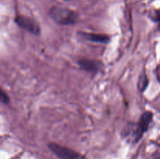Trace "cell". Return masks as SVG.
Masks as SVG:
<instances>
[{
    "label": "cell",
    "mask_w": 160,
    "mask_h": 159,
    "mask_svg": "<svg viewBox=\"0 0 160 159\" xmlns=\"http://www.w3.org/2000/svg\"><path fill=\"white\" fill-rule=\"evenodd\" d=\"M78 64L80 65V68L82 69L83 70L92 73H98L102 66L101 62L98 61L90 60V59H81L78 61Z\"/></svg>",
    "instance_id": "cell-5"
},
{
    "label": "cell",
    "mask_w": 160,
    "mask_h": 159,
    "mask_svg": "<svg viewBox=\"0 0 160 159\" xmlns=\"http://www.w3.org/2000/svg\"><path fill=\"white\" fill-rule=\"evenodd\" d=\"M148 85V79L145 73H142L138 81V88L141 92H144Z\"/></svg>",
    "instance_id": "cell-8"
},
{
    "label": "cell",
    "mask_w": 160,
    "mask_h": 159,
    "mask_svg": "<svg viewBox=\"0 0 160 159\" xmlns=\"http://www.w3.org/2000/svg\"><path fill=\"white\" fill-rule=\"evenodd\" d=\"M51 18L60 25H71L77 22L78 16L74 11L63 7L55 6L49 11Z\"/></svg>",
    "instance_id": "cell-1"
},
{
    "label": "cell",
    "mask_w": 160,
    "mask_h": 159,
    "mask_svg": "<svg viewBox=\"0 0 160 159\" xmlns=\"http://www.w3.org/2000/svg\"><path fill=\"white\" fill-rule=\"evenodd\" d=\"M81 37L85 40L90 41L92 42H96V43L102 44H108L110 41V37L108 35L100 34H95V33H87V32H81L80 33Z\"/></svg>",
    "instance_id": "cell-6"
},
{
    "label": "cell",
    "mask_w": 160,
    "mask_h": 159,
    "mask_svg": "<svg viewBox=\"0 0 160 159\" xmlns=\"http://www.w3.org/2000/svg\"><path fill=\"white\" fill-rule=\"evenodd\" d=\"M48 148L59 157V159H84V156L77 151L61 146L55 143H50Z\"/></svg>",
    "instance_id": "cell-2"
},
{
    "label": "cell",
    "mask_w": 160,
    "mask_h": 159,
    "mask_svg": "<svg viewBox=\"0 0 160 159\" xmlns=\"http://www.w3.org/2000/svg\"><path fill=\"white\" fill-rule=\"evenodd\" d=\"M152 117L153 115L151 112H145L141 116L138 122V126L143 133L148 131L150 123L152 121Z\"/></svg>",
    "instance_id": "cell-7"
},
{
    "label": "cell",
    "mask_w": 160,
    "mask_h": 159,
    "mask_svg": "<svg viewBox=\"0 0 160 159\" xmlns=\"http://www.w3.org/2000/svg\"><path fill=\"white\" fill-rule=\"evenodd\" d=\"M15 21L16 23L22 29L25 30L34 35H38L40 34V27L33 19L30 18V17H23V16H19L16 18Z\"/></svg>",
    "instance_id": "cell-3"
},
{
    "label": "cell",
    "mask_w": 160,
    "mask_h": 159,
    "mask_svg": "<svg viewBox=\"0 0 160 159\" xmlns=\"http://www.w3.org/2000/svg\"><path fill=\"white\" fill-rule=\"evenodd\" d=\"M0 102L3 104H8L9 102V96L1 87H0Z\"/></svg>",
    "instance_id": "cell-9"
},
{
    "label": "cell",
    "mask_w": 160,
    "mask_h": 159,
    "mask_svg": "<svg viewBox=\"0 0 160 159\" xmlns=\"http://www.w3.org/2000/svg\"><path fill=\"white\" fill-rule=\"evenodd\" d=\"M143 132L141 130L138 124H130L124 129V137L129 141L137 143L143 136Z\"/></svg>",
    "instance_id": "cell-4"
}]
</instances>
